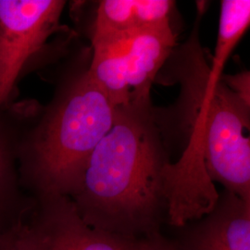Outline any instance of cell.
I'll return each mask as SVG.
<instances>
[{
    "label": "cell",
    "mask_w": 250,
    "mask_h": 250,
    "mask_svg": "<svg viewBox=\"0 0 250 250\" xmlns=\"http://www.w3.org/2000/svg\"><path fill=\"white\" fill-rule=\"evenodd\" d=\"M199 15L186 44L168 61L171 78L181 84L179 126L186 134L180 159L165 170L167 220L184 227L213 209L214 182L250 202V103L223 79L232 50L216 45L210 65L198 41Z\"/></svg>",
    "instance_id": "1"
},
{
    "label": "cell",
    "mask_w": 250,
    "mask_h": 250,
    "mask_svg": "<svg viewBox=\"0 0 250 250\" xmlns=\"http://www.w3.org/2000/svg\"><path fill=\"white\" fill-rule=\"evenodd\" d=\"M115 109L113 125L92 152L70 198L95 228L134 239L160 234L170 163L165 113L152 105Z\"/></svg>",
    "instance_id": "2"
},
{
    "label": "cell",
    "mask_w": 250,
    "mask_h": 250,
    "mask_svg": "<svg viewBox=\"0 0 250 250\" xmlns=\"http://www.w3.org/2000/svg\"><path fill=\"white\" fill-rule=\"evenodd\" d=\"M88 65L66 72L45 107L29 100L17 156L21 184L34 198L73 196L92 152L113 125L116 109Z\"/></svg>",
    "instance_id": "3"
},
{
    "label": "cell",
    "mask_w": 250,
    "mask_h": 250,
    "mask_svg": "<svg viewBox=\"0 0 250 250\" xmlns=\"http://www.w3.org/2000/svg\"><path fill=\"white\" fill-rule=\"evenodd\" d=\"M88 72L114 108L151 105L152 83L176 46L171 25L92 35Z\"/></svg>",
    "instance_id": "4"
},
{
    "label": "cell",
    "mask_w": 250,
    "mask_h": 250,
    "mask_svg": "<svg viewBox=\"0 0 250 250\" xmlns=\"http://www.w3.org/2000/svg\"><path fill=\"white\" fill-rule=\"evenodd\" d=\"M65 6L63 0H0V110L13 101L27 65L62 32Z\"/></svg>",
    "instance_id": "5"
},
{
    "label": "cell",
    "mask_w": 250,
    "mask_h": 250,
    "mask_svg": "<svg viewBox=\"0 0 250 250\" xmlns=\"http://www.w3.org/2000/svg\"><path fill=\"white\" fill-rule=\"evenodd\" d=\"M26 218L10 232L18 250H135L140 239L85 223L66 196L35 197Z\"/></svg>",
    "instance_id": "6"
},
{
    "label": "cell",
    "mask_w": 250,
    "mask_h": 250,
    "mask_svg": "<svg viewBox=\"0 0 250 250\" xmlns=\"http://www.w3.org/2000/svg\"><path fill=\"white\" fill-rule=\"evenodd\" d=\"M28 100L11 102L0 110V233L21 224L35 199L23 189L19 173L17 144Z\"/></svg>",
    "instance_id": "7"
},
{
    "label": "cell",
    "mask_w": 250,
    "mask_h": 250,
    "mask_svg": "<svg viewBox=\"0 0 250 250\" xmlns=\"http://www.w3.org/2000/svg\"><path fill=\"white\" fill-rule=\"evenodd\" d=\"M176 250H250V202L225 191L213 209L191 223Z\"/></svg>",
    "instance_id": "8"
},
{
    "label": "cell",
    "mask_w": 250,
    "mask_h": 250,
    "mask_svg": "<svg viewBox=\"0 0 250 250\" xmlns=\"http://www.w3.org/2000/svg\"><path fill=\"white\" fill-rule=\"evenodd\" d=\"M170 0H102L96 9L92 35L126 33L170 24Z\"/></svg>",
    "instance_id": "9"
},
{
    "label": "cell",
    "mask_w": 250,
    "mask_h": 250,
    "mask_svg": "<svg viewBox=\"0 0 250 250\" xmlns=\"http://www.w3.org/2000/svg\"><path fill=\"white\" fill-rule=\"evenodd\" d=\"M224 83L245 101L250 103V72H243L235 75H224Z\"/></svg>",
    "instance_id": "10"
},
{
    "label": "cell",
    "mask_w": 250,
    "mask_h": 250,
    "mask_svg": "<svg viewBox=\"0 0 250 250\" xmlns=\"http://www.w3.org/2000/svg\"><path fill=\"white\" fill-rule=\"evenodd\" d=\"M135 250H176V248L175 245L166 241L161 234H156L140 239Z\"/></svg>",
    "instance_id": "11"
},
{
    "label": "cell",
    "mask_w": 250,
    "mask_h": 250,
    "mask_svg": "<svg viewBox=\"0 0 250 250\" xmlns=\"http://www.w3.org/2000/svg\"><path fill=\"white\" fill-rule=\"evenodd\" d=\"M0 250H18L9 233H0Z\"/></svg>",
    "instance_id": "12"
}]
</instances>
